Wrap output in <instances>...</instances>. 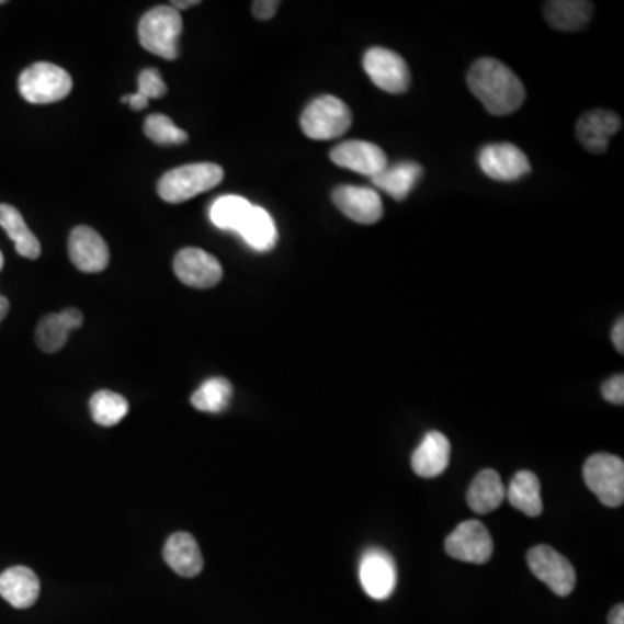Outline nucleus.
Returning <instances> with one entry per match:
<instances>
[{"label": "nucleus", "mask_w": 624, "mask_h": 624, "mask_svg": "<svg viewBox=\"0 0 624 624\" xmlns=\"http://www.w3.org/2000/svg\"><path fill=\"white\" fill-rule=\"evenodd\" d=\"M472 94L491 115L507 116L524 104L525 89L518 75L498 59L483 58L467 75Z\"/></svg>", "instance_id": "obj_1"}, {"label": "nucleus", "mask_w": 624, "mask_h": 624, "mask_svg": "<svg viewBox=\"0 0 624 624\" xmlns=\"http://www.w3.org/2000/svg\"><path fill=\"white\" fill-rule=\"evenodd\" d=\"M224 170L215 163H191L169 170L158 182V195L167 203H182L219 186Z\"/></svg>", "instance_id": "obj_2"}, {"label": "nucleus", "mask_w": 624, "mask_h": 624, "mask_svg": "<svg viewBox=\"0 0 624 624\" xmlns=\"http://www.w3.org/2000/svg\"><path fill=\"white\" fill-rule=\"evenodd\" d=\"M182 34V18L170 5H157L139 21V42L148 53L163 59H178L179 37Z\"/></svg>", "instance_id": "obj_3"}, {"label": "nucleus", "mask_w": 624, "mask_h": 624, "mask_svg": "<svg viewBox=\"0 0 624 624\" xmlns=\"http://www.w3.org/2000/svg\"><path fill=\"white\" fill-rule=\"evenodd\" d=\"M352 125V112L336 95L325 94L310 101L300 116V127L309 139L328 141L343 136Z\"/></svg>", "instance_id": "obj_4"}, {"label": "nucleus", "mask_w": 624, "mask_h": 624, "mask_svg": "<svg viewBox=\"0 0 624 624\" xmlns=\"http://www.w3.org/2000/svg\"><path fill=\"white\" fill-rule=\"evenodd\" d=\"M18 89L23 100L32 104H50L65 100L73 89L67 70L53 63H35L20 75Z\"/></svg>", "instance_id": "obj_5"}, {"label": "nucleus", "mask_w": 624, "mask_h": 624, "mask_svg": "<svg viewBox=\"0 0 624 624\" xmlns=\"http://www.w3.org/2000/svg\"><path fill=\"white\" fill-rule=\"evenodd\" d=\"M583 479L600 503L617 509L624 501V462L620 456L595 453L585 462Z\"/></svg>", "instance_id": "obj_6"}, {"label": "nucleus", "mask_w": 624, "mask_h": 624, "mask_svg": "<svg viewBox=\"0 0 624 624\" xmlns=\"http://www.w3.org/2000/svg\"><path fill=\"white\" fill-rule=\"evenodd\" d=\"M363 68L376 88L389 94H402L411 83V71L402 56L385 47H372L363 58Z\"/></svg>", "instance_id": "obj_7"}, {"label": "nucleus", "mask_w": 624, "mask_h": 624, "mask_svg": "<svg viewBox=\"0 0 624 624\" xmlns=\"http://www.w3.org/2000/svg\"><path fill=\"white\" fill-rule=\"evenodd\" d=\"M531 572L551 588L555 595H571L576 588V571L572 564L548 545L533 546L527 552Z\"/></svg>", "instance_id": "obj_8"}, {"label": "nucleus", "mask_w": 624, "mask_h": 624, "mask_svg": "<svg viewBox=\"0 0 624 624\" xmlns=\"http://www.w3.org/2000/svg\"><path fill=\"white\" fill-rule=\"evenodd\" d=\"M446 554L468 564H486L492 557L495 543L488 527L479 521H464L446 537Z\"/></svg>", "instance_id": "obj_9"}, {"label": "nucleus", "mask_w": 624, "mask_h": 624, "mask_svg": "<svg viewBox=\"0 0 624 624\" xmlns=\"http://www.w3.org/2000/svg\"><path fill=\"white\" fill-rule=\"evenodd\" d=\"M479 166L484 174L495 181H518L531 172L527 155L510 143L486 146L479 154Z\"/></svg>", "instance_id": "obj_10"}, {"label": "nucleus", "mask_w": 624, "mask_h": 624, "mask_svg": "<svg viewBox=\"0 0 624 624\" xmlns=\"http://www.w3.org/2000/svg\"><path fill=\"white\" fill-rule=\"evenodd\" d=\"M175 276L191 288L207 290L219 285L223 265L202 249H184L174 259Z\"/></svg>", "instance_id": "obj_11"}, {"label": "nucleus", "mask_w": 624, "mask_h": 624, "mask_svg": "<svg viewBox=\"0 0 624 624\" xmlns=\"http://www.w3.org/2000/svg\"><path fill=\"white\" fill-rule=\"evenodd\" d=\"M360 581L366 595L375 600L389 599L396 590L397 569L394 558L381 548H372L361 558Z\"/></svg>", "instance_id": "obj_12"}, {"label": "nucleus", "mask_w": 624, "mask_h": 624, "mask_svg": "<svg viewBox=\"0 0 624 624\" xmlns=\"http://www.w3.org/2000/svg\"><path fill=\"white\" fill-rule=\"evenodd\" d=\"M68 252L75 268L82 273H101L110 262L106 241L89 226H79L70 232Z\"/></svg>", "instance_id": "obj_13"}, {"label": "nucleus", "mask_w": 624, "mask_h": 624, "mask_svg": "<svg viewBox=\"0 0 624 624\" xmlns=\"http://www.w3.org/2000/svg\"><path fill=\"white\" fill-rule=\"evenodd\" d=\"M330 158L336 166L361 175H368V178H375L385 167L389 166L384 149L366 141L342 143L331 149Z\"/></svg>", "instance_id": "obj_14"}, {"label": "nucleus", "mask_w": 624, "mask_h": 624, "mask_svg": "<svg viewBox=\"0 0 624 624\" xmlns=\"http://www.w3.org/2000/svg\"><path fill=\"white\" fill-rule=\"evenodd\" d=\"M333 203L345 217L358 224H375L384 217V203L378 193L370 188H337Z\"/></svg>", "instance_id": "obj_15"}, {"label": "nucleus", "mask_w": 624, "mask_h": 624, "mask_svg": "<svg viewBox=\"0 0 624 624\" xmlns=\"http://www.w3.org/2000/svg\"><path fill=\"white\" fill-rule=\"evenodd\" d=\"M621 116L609 110H591L585 113L576 125V136L579 143L590 154H604L608 151L611 137L621 131Z\"/></svg>", "instance_id": "obj_16"}, {"label": "nucleus", "mask_w": 624, "mask_h": 624, "mask_svg": "<svg viewBox=\"0 0 624 624\" xmlns=\"http://www.w3.org/2000/svg\"><path fill=\"white\" fill-rule=\"evenodd\" d=\"M450 458V439L443 432L432 430L422 439L420 446L415 450L413 456H411V467H413L417 476L423 477V479H434L446 470Z\"/></svg>", "instance_id": "obj_17"}, {"label": "nucleus", "mask_w": 624, "mask_h": 624, "mask_svg": "<svg viewBox=\"0 0 624 624\" xmlns=\"http://www.w3.org/2000/svg\"><path fill=\"white\" fill-rule=\"evenodd\" d=\"M41 595V581L25 566L9 567L0 575V597L16 609H29Z\"/></svg>", "instance_id": "obj_18"}, {"label": "nucleus", "mask_w": 624, "mask_h": 624, "mask_svg": "<svg viewBox=\"0 0 624 624\" xmlns=\"http://www.w3.org/2000/svg\"><path fill=\"white\" fill-rule=\"evenodd\" d=\"M82 322V313L73 307L56 313V315H47L46 318L41 319L37 331H35L38 348L47 354L58 352L59 349L65 348L71 331L79 330Z\"/></svg>", "instance_id": "obj_19"}, {"label": "nucleus", "mask_w": 624, "mask_h": 624, "mask_svg": "<svg viewBox=\"0 0 624 624\" xmlns=\"http://www.w3.org/2000/svg\"><path fill=\"white\" fill-rule=\"evenodd\" d=\"M163 558L167 566L182 578H195L203 569L202 552L190 533L172 534L163 546Z\"/></svg>", "instance_id": "obj_20"}, {"label": "nucleus", "mask_w": 624, "mask_h": 624, "mask_svg": "<svg viewBox=\"0 0 624 624\" xmlns=\"http://www.w3.org/2000/svg\"><path fill=\"white\" fill-rule=\"evenodd\" d=\"M507 498V488L500 474L492 468H484L472 480L467 491V503L476 513H491L500 509Z\"/></svg>", "instance_id": "obj_21"}, {"label": "nucleus", "mask_w": 624, "mask_h": 624, "mask_svg": "<svg viewBox=\"0 0 624 624\" xmlns=\"http://www.w3.org/2000/svg\"><path fill=\"white\" fill-rule=\"evenodd\" d=\"M422 175L423 167L417 161H399L396 166L385 167L381 174L372 178V182L397 202H405Z\"/></svg>", "instance_id": "obj_22"}, {"label": "nucleus", "mask_w": 624, "mask_h": 624, "mask_svg": "<svg viewBox=\"0 0 624 624\" xmlns=\"http://www.w3.org/2000/svg\"><path fill=\"white\" fill-rule=\"evenodd\" d=\"M543 14L552 29L576 32L588 25L593 14V4L587 0H552L546 2Z\"/></svg>", "instance_id": "obj_23"}, {"label": "nucleus", "mask_w": 624, "mask_h": 624, "mask_svg": "<svg viewBox=\"0 0 624 624\" xmlns=\"http://www.w3.org/2000/svg\"><path fill=\"white\" fill-rule=\"evenodd\" d=\"M507 500L513 509L525 513L527 518H537L543 512L542 484L536 474L521 470L510 480Z\"/></svg>", "instance_id": "obj_24"}, {"label": "nucleus", "mask_w": 624, "mask_h": 624, "mask_svg": "<svg viewBox=\"0 0 624 624\" xmlns=\"http://www.w3.org/2000/svg\"><path fill=\"white\" fill-rule=\"evenodd\" d=\"M0 228L8 232L9 238L13 240L14 249L25 259H38L41 256V241L37 236L30 231L23 215L18 208L8 203H0Z\"/></svg>", "instance_id": "obj_25"}, {"label": "nucleus", "mask_w": 624, "mask_h": 624, "mask_svg": "<svg viewBox=\"0 0 624 624\" xmlns=\"http://www.w3.org/2000/svg\"><path fill=\"white\" fill-rule=\"evenodd\" d=\"M238 235L257 252L273 250L277 241V231L273 217L264 208L256 207V205H253L252 212L245 220Z\"/></svg>", "instance_id": "obj_26"}, {"label": "nucleus", "mask_w": 624, "mask_h": 624, "mask_svg": "<svg viewBox=\"0 0 624 624\" xmlns=\"http://www.w3.org/2000/svg\"><path fill=\"white\" fill-rule=\"evenodd\" d=\"M252 208V203L241 196H220L212 203L208 215H211L212 224L223 231L240 232Z\"/></svg>", "instance_id": "obj_27"}, {"label": "nucleus", "mask_w": 624, "mask_h": 624, "mask_svg": "<svg viewBox=\"0 0 624 624\" xmlns=\"http://www.w3.org/2000/svg\"><path fill=\"white\" fill-rule=\"evenodd\" d=\"M231 399V382L215 376L211 381L203 382L202 387L191 396V405L203 413H223L224 410H228Z\"/></svg>", "instance_id": "obj_28"}, {"label": "nucleus", "mask_w": 624, "mask_h": 624, "mask_svg": "<svg viewBox=\"0 0 624 624\" xmlns=\"http://www.w3.org/2000/svg\"><path fill=\"white\" fill-rule=\"evenodd\" d=\"M91 415L98 426L113 427L121 423L128 413V402L121 394L100 390L91 397Z\"/></svg>", "instance_id": "obj_29"}, {"label": "nucleus", "mask_w": 624, "mask_h": 624, "mask_svg": "<svg viewBox=\"0 0 624 624\" xmlns=\"http://www.w3.org/2000/svg\"><path fill=\"white\" fill-rule=\"evenodd\" d=\"M167 94V86L161 79L157 68H146L139 73L137 79L136 94H128L122 98V103L128 104L134 112H141L148 106L149 100H158Z\"/></svg>", "instance_id": "obj_30"}, {"label": "nucleus", "mask_w": 624, "mask_h": 624, "mask_svg": "<svg viewBox=\"0 0 624 624\" xmlns=\"http://www.w3.org/2000/svg\"><path fill=\"white\" fill-rule=\"evenodd\" d=\"M145 134L157 145H182L188 141V134L175 127L174 122L166 115H149L145 122Z\"/></svg>", "instance_id": "obj_31"}, {"label": "nucleus", "mask_w": 624, "mask_h": 624, "mask_svg": "<svg viewBox=\"0 0 624 624\" xmlns=\"http://www.w3.org/2000/svg\"><path fill=\"white\" fill-rule=\"evenodd\" d=\"M602 396L611 405H624V375H614L602 384Z\"/></svg>", "instance_id": "obj_32"}, {"label": "nucleus", "mask_w": 624, "mask_h": 624, "mask_svg": "<svg viewBox=\"0 0 624 624\" xmlns=\"http://www.w3.org/2000/svg\"><path fill=\"white\" fill-rule=\"evenodd\" d=\"M280 2L277 0H257L252 4V14L257 20L268 21L276 14Z\"/></svg>", "instance_id": "obj_33"}, {"label": "nucleus", "mask_w": 624, "mask_h": 624, "mask_svg": "<svg viewBox=\"0 0 624 624\" xmlns=\"http://www.w3.org/2000/svg\"><path fill=\"white\" fill-rule=\"evenodd\" d=\"M612 343L620 354L624 352V319H617L616 325L612 328Z\"/></svg>", "instance_id": "obj_34"}, {"label": "nucleus", "mask_w": 624, "mask_h": 624, "mask_svg": "<svg viewBox=\"0 0 624 624\" xmlns=\"http://www.w3.org/2000/svg\"><path fill=\"white\" fill-rule=\"evenodd\" d=\"M609 624H624V608L623 604H617L616 608L612 609L611 614H609Z\"/></svg>", "instance_id": "obj_35"}, {"label": "nucleus", "mask_w": 624, "mask_h": 624, "mask_svg": "<svg viewBox=\"0 0 624 624\" xmlns=\"http://www.w3.org/2000/svg\"><path fill=\"white\" fill-rule=\"evenodd\" d=\"M198 4V0H186V2H178V0H174V2H170V8H174L175 11H178V9L193 8V5Z\"/></svg>", "instance_id": "obj_36"}, {"label": "nucleus", "mask_w": 624, "mask_h": 624, "mask_svg": "<svg viewBox=\"0 0 624 624\" xmlns=\"http://www.w3.org/2000/svg\"><path fill=\"white\" fill-rule=\"evenodd\" d=\"M9 313V300L4 295L0 294V322L4 321Z\"/></svg>", "instance_id": "obj_37"}, {"label": "nucleus", "mask_w": 624, "mask_h": 624, "mask_svg": "<svg viewBox=\"0 0 624 624\" xmlns=\"http://www.w3.org/2000/svg\"><path fill=\"white\" fill-rule=\"evenodd\" d=\"M2 268H4V256L0 252V271H2Z\"/></svg>", "instance_id": "obj_38"}]
</instances>
